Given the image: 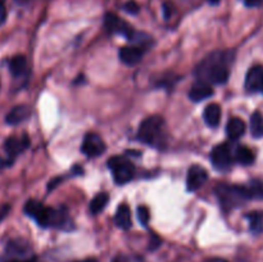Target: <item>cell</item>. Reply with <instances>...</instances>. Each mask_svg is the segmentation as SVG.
<instances>
[{
	"mask_svg": "<svg viewBox=\"0 0 263 262\" xmlns=\"http://www.w3.org/2000/svg\"><path fill=\"white\" fill-rule=\"evenodd\" d=\"M5 18H7V9H5L4 0H0V26L5 22Z\"/></svg>",
	"mask_w": 263,
	"mask_h": 262,
	"instance_id": "27",
	"label": "cell"
},
{
	"mask_svg": "<svg viewBox=\"0 0 263 262\" xmlns=\"http://www.w3.org/2000/svg\"><path fill=\"white\" fill-rule=\"evenodd\" d=\"M164 121L161 116H151L139 126L138 139L151 146H162Z\"/></svg>",
	"mask_w": 263,
	"mask_h": 262,
	"instance_id": "3",
	"label": "cell"
},
{
	"mask_svg": "<svg viewBox=\"0 0 263 262\" xmlns=\"http://www.w3.org/2000/svg\"><path fill=\"white\" fill-rule=\"evenodd\" d=\"M23 211H25V213L28 217L32 218L39 226L43 228L44 221H45L46 211H48V207H46V205H44L43 203L37 202V200L35 199H30L26 202Z\"/></svg>",
	"mask_w": 263,
	"mask_h": 262,
	"instance_id": "10",
	"label": "cell"
},
{
	"mask_svg": "<svg viewBox=\"0 0 263 262\" xmlns=\"http://www.w3.org/2000/svg\"><path fill=\"white\" fill-rule=\"evenodd\" d=\"M211 162L212 166L215 167L217 171L226 172L231 169L233 164V157H231L230 146L228 144L222 143L216 145L211 152Z\"/></svg>",
	"mask_w": 263,
	"mask_h": 262,
	"instance_id": "5",
	"label": "cell"
},
{
	"mask_svg": "<svg viewBox=\"0 0 263 262\" xmlns=\"http://www.w3.org/2000/svg\"><path fill=\"white\" fill-rule=\"evenodd\" d=\"M215 194L225 211H231L241 207L243 204H246V202L251 199L248 188L241 186V185L218 184L215 188Z\"/></svg>",
	"mask_w": 263,
	"mask_h": 262,
	"instance_id": "2",
	"label": "cell"
},
{
	"mask_svg": "<svg viewBox=\"0 0 263 262\" xmlns=\"http://www.w3.org/2000/svg\"><path fill=\"white\" fill-rule=\"evenodd\" d=\"M203 118L204 122L207 123L210 127H217L218 123L221 121V107L216 103L208 104L205 107L204 112H203Z\"/></svg>",
	"mask_w": 263,
	"mask_h": 262,
	"instance_id": "17",
	"label": "cell"
},
{
	"mask_svg": "<svg viewBox=\"0 0 263 262\" xmlns=\"http://www.w3.org/2000/svg\"><path fill=\"white\" fill-rule=\"evenodd\" d=\"M246 89L249 92L263 91V67L254 66L246 76Z\"/></svg>",
	"mask_w": 263,
	"mask_h": 262,
	"instance_id": "11",
	"label": "cell"
},
{
	"mask_svg": "<svg viewBox=\"0 0 263 262\" xmlns=\"http://www.w3.org/2000/svg\"><path fill=\"white\" fill-rule=\"evenodd\" d=\"M116 225L123 230H128L133 226V221H131V211L127 204H121L117 208V212L115 216Z\"/></svg>",
	"mask_w": 263,
	"mask_h": 262,
	"instance_id": "16",
	"label": "cell"
},
{
	"mask_svg": "<svg viewBox=\"0 0 263 262\" xmlns=\"http://www.w3.org/2000/svg\"><path fill=\"white\" fill-rule=\"evenodd\" d=\"M104 26L109 32L125 36L128 41H131V39L134 38V35H135L136 32V31L134 30L133 26L128 25L126 21H123L122 18L113 14V13H107V14H105Z\"/></svg>",
	"mask_w": 263,
	"mask_h": 262,
	"instance_id": "6",
	"label": "cell"
},
{
	"mask_svg": "<svg viewBox=\"0 0 263 262\" xmlns=\"http://www.w3.org/2000/svg\"><path fill=\"white\" fill-rule=\"evenodd\" d=\"M138 218L143 226H146L151 218V213H149V208L146 205H139L138 207Z\"/></svg>",
	"mask_w": 263,
	"mask_h": 262,
	"instance_id": "24",
	"label": "cell"
},
{
	"mask_svg": "<svg viewBox=\"0 0 263 262\" xmlns=\"http://www.w3.org/2000/svg\"><path fill=\"white\" fill-rule=\"evenodd\" d=\"M123 9H125L127 13H130V14H136L140 8H139L138 3L134 2V0H130V2H127L125 5H123Z\"/></svg>",
	"mask_w": 263,
	"mask_h": 262,
	"instance_id": "25",
	"label": "cell"
},
{
	"mask_svg": "<svg viewBox=\"0 0 263 262\" xmlns=\"http://www.w3.org/2000/svg\"><path fill=\"white\" fill-rule=\"evenodd\" d=\"M251 133L254 138H263V116L258 110L251 116Z\"/></svg>",
	"mask_w": 263,
	"mask_h": 262,
	"instance_id": "22",
	"label": "cell"
},
{
	"mask_svg": "<svg viewBox=\"0 0 263 262\" xmlns=\"http://www.w3.org/2000/svg\"><path fill=\"white\" fill-rule=\"evenodd\" d=\"M213 95V89L211 86V84L208 82L202 81V80H198L192 87H190L189 91V98L195 103H199L202 100L211 98Z\"/></svg>",
	"mask_w": 263,
	"mask_h": 262,
	"instance_id": "13",
	"label": "cell"
},
{
	"mask_svg": "<svg viewBox=\"0 0 263 262\" xmlns=\"http://www.w3.org/2000/svg\"><path fill=\"white\" fill-rule=\"evenodd\" d=\"M30 146V138H28L26 134H23L21 138H17V136H10L5 140L4 148L7 154L9 156L10 161L14 159L18 154L22 153L25 149H27Z\"/></svg>",
	"mask_w": 263,
	"mask_h": 262,
	"instance_id": "9",
	"label": "cell"
},
{
	"mask_svg": "<svg viewBox=\"0 0 263 262\" xmlns=\"http://www.w3.org/2000/svg\"><path fill=\"white\" fill-rule=\"evenodd\" d=\"M10 211V205L9 204H2L0 205V222H2L3 220H4L5 217L8 216V213H9Z\"/></svg>",
	"mask_w": 263,
	"mask_h": 262,
	"instance_id": "28",
	"label": "cell"
},
{
	"mask_svg": "<svg viewBox=\"0 0 263 262\" xmlns=\"http://www.w3.org/2000/svg\"><path fill=\"white\" fill-rule=\"evenodd\" d=\"M244 4L248 8H257L263 5V0H244Z\"/></svg>",
	"mask_w": 263,
	"mask_h": 262,
	"instance_id": "29",
	"label": "cell"
},
{
	"mask_svg": "<svg viewBox=\"0 0 263 262\" xmlns=\"http://www.w3.org/2000/svg\"><path fill=\"white\" fill-rule=\"evenodd\" d=\"M108 167L112 171L116 184L125 185L131 181L135 175V166L130 159L121 156H115L108 159Z\"/></svg>",
	"mask_w": 263,
	"mask_h": 262,
	"instance_id": "4",
	"label": "cell"
},
{
	"mask_svg": "<svg viewBox=\"0 0 263 262\" xmlns=\"http://www.w3.org/2000/svg\"><path fill=\"white\" fill-rule=\"evenodd\" d=\"M112 262H141V259L139 257H130L126 256V254H118L113 258Z\"/></svg>",
	"mask_w": 263,
	"mask_h": 262,
	"instance_id": "26",
	"label": "cell"
},
{
	"mask_svg": "<svg viewBox=\"0 0 263 262\" xmlns=\"http://www.w3.org/2000/svg\"><path fill=\"white\" fill-rule=\"evenodd\" d=\"M234 53L230 50H217L205 57L195 68V76L198 80L208 84L222 85L230 76L229 64L233 62Z\"/></svg>",
	"mask_w": 263,
	"mask_h": 262,
	"instance_id": "1",
	"label": "cell"
},
{
	"mask_svg": "<svg viewBox=\"0 0 263 262\" xmlns=\"http://www.w3.org/2000/svg\"><path fill=\"white\" fill-rule=\"evenodd\" d=\"M82 153L89 158H95V157L102 156L105 152V144L103 139L98 134L89 133L84 138L81 145Z\"/></svg>",
	"mask_w": 263,
	"mask_h": 262,
	"instance_id": "7",
	"label": "cell"
},
{
	"mask_svg": "<svg viewBox=\"0 0 263 262\" xmlns=\"http://www.w3.org/2000/svg\"><path fill=\"white\" fill-rule=\"evenodd\" d=\"M235 161L243 166H249L254 162V153L248 146L240 145L235 151Z\"/></svg>",
	"mask_w": 263,
	"mask_h": 262,
	"instance_id": "20",
	"label": "cell"
},
{
	"mask_svg": "<svg viewBox=\"0 0 263 262\" xmlns=\"http://www.w3.org/2000/svg\"><path fill=\"white\" fill-rule=\"evenodd\" d=\"M9 262H32V259H28V261H20V259H13V261Z\"/></svg>",
	"mask_w": 263,
	"mask_h": 262,
	"instance_id": "32",
	"label": "cell"
},
{
	"mask_svg": "<svg viewBox=\"0 0 263 262\" xmlns=\"http://www.w3.org/2000/svg\"><path fill=\"white\" fill-rule=\"evenodd\" d=\"M108 202H109V195L107 193H99V194L95 195L94 198L90 202V212L92 215H97V213L102 212L105 207H107Z\"/></svg>",
	"mask_w": 263,
	"mask_h": 262,
	"instance_id": "21",
	"label": "cell"
},
{
	"mask_svg": "<svg viewBox=\"0 0 263 262\" xmlns=\"http://www.w3.org/2000/svg\"><path fill=\"white\" fill-rule=\"evenodd\" d=\"M118 57H120L121 62L127 66H135L139 62H141L144 57V49L139 48V46H123L118 51Z\"/></svg>",
	"mask_w": 263,
	"mask_h": 262,
	"instance_id": "12",
	"label": "cell"
},
{
	"mask_svg": "<svg viewBox=\"0 0 263 262\" xmlns=\"http://www.w3.org/2000/svg\"><path fill=\"white\" fill-rule=\"evenodd\" d=\"M246 122L239 117H233L226 125V134L231 140H238L246 134Z\"/></svg>",
	"mask_w": 263,
	"mask_h": 262,
	"instance_id": "15",
	"label": "cell"
},
{
	"mask_svg": "<svg viewBox=\"0 0 263 262\" xmlns=\"http://www.w3.org/2000/svg\"><path fill=\"white\" fill-rule=\"evenodd\" d=\"M247 220L249 221V228L253 234H261L263 231V211H252L247 213Z\"/></svg>",
	"mask_w": 263,
	"mask_h": 262,
	"instance_id": "19",
	"label": "cell"
},
{
	"mask_svg": "<svg viewBox=\"0 0 263 262\" xmlns=\"http://www.w3.org/2000/svg\"><path fill=\"white\" fill-rule=\"evenodd\" d=\"M208 2H210L211 4H213V5H217L218 3H220V0H208Z\"/></svg>",
	"mask_w": 263,
	"mask_h": 262,
	"instance_id": "31",
	"label": "cell"
},
{
	"mask_svg": "<svg viewBox=\"0 0 263 262\" xmlns=\"http://www.w3.org/2000/svg\"><path fill=\"white\" fill-rule=\"evenodd\" d=\"M205 262H228L226 259H222V258H210L207 259Z\"/></svg>",
	"mask_w": 263,
	"mask_h": 262,
	"instance_id": "30",
	"label": "cell"
},
{
	"mask_svg": "<svg viewBox=\"0 0 263 262\" xmlns=\"http://www.w3.org/2000/svg\"><path fill=\"white\" fill-rule=\"evenodd\" d=\"M247 188H248L251 199H263V180H251V182H249Z\"/></svg>",
	"mask_w": 263,
	"mask_h": 262,
	"instance_id": "23",
	"label": "cell"
},
{
	"mask_svg": "<svg viewBox=\"0 0 263 262\" xmlns=\"http://www.w3.org/2000/svg\"><path fill=\"white\" fill-rule=\"evenodd\" d=\"M208 180V174L202 166L199 164H193L187 171L186 176V189L189 192H197L199 190L205 181Z\"/></svg>",
	"mask_w": 263,
	"mask_h": 262,
	"instance_id": "8",
	"label": "cell"
},
{
	"mask_svg": "<svg viewBox=\"0 0 263 262\" xmlns=\"http://www.w3.org/2000/svg\"><path fill=\"white\" fill-rule=\"evenodd\" d=\"M30 107H27V105H17V107L12 108V110L8 113L7 117H5V121H7L8 125H20L23 121L27 120L30 117Z\"/></svg>",
	"mask_w": 263,
	"mask_h": 262,
	"instance_id": "14",
	"label": "cell"
},
{
	"mask_svg": "<svg viewBox=\"0 0 263 262\" xmlns=\"http://www.w3.org/2000/svg\"><path fill=\"white\" fill-rule=\"evenodd\" d=\"M9 71L14 77H20L27 71V59L25 55H14L9 61Z\"/></svg>",
	"mask_w": 263,
	"mask_h": 262,
	"instance_id": "18",
	"label": "cell"
}]
</instances>
